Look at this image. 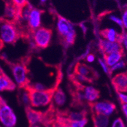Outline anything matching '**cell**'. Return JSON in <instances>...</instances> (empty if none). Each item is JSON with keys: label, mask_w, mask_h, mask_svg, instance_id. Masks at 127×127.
<instances>
[{"label": "cell", "mask_w": 127, "mask_h": 127, "mask_svg": "<svg viewBox=\"0 0 127 127\" xmlns=\"http://www.w3.org/2000/svg\"><path fill=\"white\" fill-rule=\"evenodd\" d=\"M57 29L64 43L67 46L73 45L76 38V31L73 24L65 18L59 17L57 22Z\"/></svg>", "instance_id": "1"}, {"label": "cell", "mask_w": 127, "mask_h": 127, "mask_svg": "<svg viewBox=\"0 0 127 127\" xmlns=\"http://www.w3.org/2000/svg\"><path fill=\"white\" fill-rule=\"evenodd\" d=\"M26 88L28 89L30 94L31 107L35 108L46 107L50 104L54 90H48L46 91H35L29 87Z\"/></svg>", "instance_id": "2"}, {"label": "cell", "mask_w": 127, "mask_h": 127, "mask_svg": "<svg viewBox=\"0 0 127 127\" xmlns=\"http://www.w3.org/2000/svg\"><path fill=\"white\" fill-rule=\"evenodd\" d=\"M0 123L3 127H15L17 118L10 105L0 97Z\"/></svg>", "instance_id": "3"}, {"label": "cell", "mask_w": 127, "mask_h": 127, "mask_svg": "<svg viewBox=\"0 0 127 127\" xmlns=\"http://www.w3.org/2000/svg\"><path fill=\"white\" fill-rule=\"evenodd\" d=\"M0 39L6 44H13L17 40V29L12 22L3 20L0 24Z\"/></svg>", "instance_id": "4"}, {"label": "cell", "mask_w": 127, "mask_h": 127, "mask_svg": "<svg viewBox=\"0 0 127 127\" xmlns=\"http://www.w3.org/2000/svg\"><path fill=\"white\" fill-rule=\"evenodd\" d=\"M52 37V30L45 28H39L34 31V44L39 48H46L49 46Z\"/></svg>", "instance_id": "5"}, {"label": "cell", "mask_w": 127, "mask_h": 127, "mask_svg": "<svg viewBox=\"0 0 127 127\" xmlns=\"http://www.w3.org/2000/svg\"><path fill=\"white\" fill-rule=\"evenodd\" d=\"M12 73L15 83L21 88L28 87V71L24 64H15L12 65Z\"/></svg>", "instance_id": "6"}, {"label": "cell", "mask_w": 127, "mask_h": 127, "mask_svg": "<svg viewBox=\"0 0 127 127\" xmlns=\"http://www.w3.org/2000/svg\"><path fill=\"white\" fill-rule=\"evenodd\" d=\"M94 113L100 114L109 117L116 111V105L109 101L95 102L92 104Z\"/></svg>", "instance_id": "7"}, {"label": "cell", "mask_w": 127, "mask_h": 127, "mask_svg": "<svg viewBox=\"0 0 127 127\" xmlns=\"http://www.w3.org/2000/svg\"><path fill=\"white\" fill-rule=\"evenodd\" d=\"M99 48L104 55L115 52H123V50L120 42H111L104 39L100 41Z\"/></svg>", "instance_id": "8"}, {"label": "cell", "mask_w": 127, "mask_h": 127, "mask_svg": "<svg viewBox=\"0 0 127 127\" xmlns=\"http://www.w3.org/2000/svg\"><path fill=\"white\" fill-rule=\"evenodd\" d=\"M26 116L29 121V125H36L43 123L44 116L40 111L32 109L31 107H26Z\"/></svg>", "instance_id": "9"}, {"label": "cell", "mask_w": 127, "mask_h": 127, "mask_svg": "<svg viewBox=\"0 0 127 127\" xmlns=\"http://www.w3.org/2000/svg\"><path fill=\"white\" fill-rule=\"evenodd\" d=\"M28 22L29 27L35 31L40 28L41 23V12L36 8H32L28 17Z\"/></svg>", "instance_id": "10"}, {"label": "cell", "mask_w": 127, "mask_h": 127, "mask_svg": "<svg viewBox=\"0 0 127 127\" xmlns=\"http://www.w3.org/2000/svg\"><path fill=\"white\" fill-rule=\"evenodd\" d=\"M19 8L15 6L11 1L6 2V6L4 10V20L12 22L20 16Z\"/></svg>", "instance_id": "11"}, {"label": "cell", "mask_w": 127, "mask_h": 127, "mask_svg": "<svg viewBox=\"0 0 127 127\" xmlns=\"http://www.w3.org/2000/svg\"><path fill=\"white\" fill-rule=\"evenodd\" d=\"M112 82L118 92L127 91V74L120 73L113 77Z\"/></svg>", "instance_id": "12"}, {"label": "cell", "mask_w": 127, "mask_h": 127, "mask_svg": "<svg viewBox=\"0 0 127 127\" xmlns=\"http://www.w3.org/2000/svg\"><path fill=\"white\" fill-rule=\"evenodd\" d=\"M16 85L14 82L0 69V92L14 90Z\"/></svg>", "instance_id": "13"}, {"label": "cell", "mask_w": 127, "mask_h": 127, "mask_svg": "<svg viewBox=\"0 0 127 127\" xmlns=\"http://www.w3.org/2000/svg\"><path fill=\"white\" fill-rule=\"evenodd\" d=\"M82 91L83 93L85 100L92 103L97 101L99 98V91L92 86L84 87Z\"/></svg>", "instance_id": "14"}, {"label": "cell", "mask_w": 127, "mask_h": 127, "mask_svg": "<svg viewBox=\"0 0 127 127\" xmlns=\"http://www.w3.org/2000/svg\"><path fill=\"white\" fill-rule=\"evenodd\" d=\"M75 73L83 76L91 80L95 77V73L92 68L83 63L77 64L75 67Z\"/></svg>", "instance_id": "15"}, {"label": "cell", "mask_w": 127, "mask_h": 127, "mask_svg": "<svg viewBox=\"0 0 127 127\" xmlns=\"http://www.w3.org/2000/svg\"><path fill=\"white\" fill-rule=\"evenodd\" d=\"M120 34H119L113 28H107L100 32V35L102 37L103 39L111 42L120 41Z\"/></svg>", "instance_id": "16"}, {"label": "cell", "mask_w": 127, "mask_h": 127, "mask_svg": "<svg viewBox=\"0 0 127 127\" xmlns=\"http://www.w3.org/2000/svg\"><path fill=\"white\" fill-rule=\"evenodd\" d=\"M52 100L54 104L57 107H62L65 105L67 101L66 95L61 88L55 90L53 93Z\"/></svg>", "instance_id": "17"}, {"label": "cell", "mask_w": 127, "mask_h": 127, "mask_svg": "<svg viewBox=\"0 0 127 127\" xmlns=\"http://www.w3.org/2000/svg\"><path fill=\"white\" fill-rule=\"evenodd\" d=\"M123 56V52H115L104 55V59L105 63L109 67L116 64L117 62L122 60Z\"/></svg>", "instance_id": "18"}, {"label": "cell", "mask_w": 127, "mask_h": 127, "mask_svg": "<svg viewBox=\"0 0 127 127\" xmlns=\"http://www.w3.org/2000/svg\"><path fill=\"white\" fill-rule=\"evenodd\" d=\"M93 120L95 127H109V117L107 116L94 113Z\"/></svg>", "instance_id": "19"}, {"label": "cell", "mask_w": 127, "mask_h": 127, "mask_svg": "<svg viewBox=\"0 0 127 127\" xmlns=\"http://www.w3.org/2000/svg\"><path fill=\"white\" fill-rule=\"evenodd\" d=\"M86 118V113L85 111H72L68 113L67 119L69 121H79Z\"/></svg>", "instance_id": "20"}, {"label": "cell", "mask_w": 127, "mask_h": 127, "mask_svg": "<svg viewBox=\"0 0 127 127\" xmlns=\"http://www.w3.org/2000/svg\"><path fill=\"white\" fill-rule=\"evenodd\" d=\"M20 100L22 104L26 106V107H31V98L29 92L27 88H24L20 95Z\"/></svg>", "instance_id": "21"}, {"label": "cell", "mask_w": 127, "mask_h": 127, "mask_svg": "<svg viewBox=\"0 0 127 127\" xmlns=\"http://www.w3.org/2000/svg\"><path fill=\"white\" fill-rule=\"evenodd\" d=\"M125 62L124 61H123V60H121L120 62H117L116 64H114L113 66L110 67V73H112V72H116V71H120V70L123 69L124 68H125Z\"/></svg>", "instance_id": "22"}, {"label": "cell", "mask_w": 127, "mask_h": 127, "mask_svg": "<svg viewBox=\"0 0 127 127\" xmlns=\"http://www.w3.org/2000/svg\"><path fill=\"white\" fill-rule=\"evenodd\" d=\"M74 80H75L78 83H79V85H81V84L88 83L91 82V79H88V78H86V77L83 76L78 74H74Z\"/></svg>", "instance_id": "23"}, {"label": "cell", "mask_w": 127, "mask_h": 127, "mask_svg": "<svg viewBox=\"0 0 127 127\" xmlns=\"http://www.w3.org/2000/svg\"><path fill=\"white\" fill-rule=\"evenodd\" d=\"M120 43L121 44L123 49L127 51V31L123 32V33L120 34Z\"/></svg>", "instance_id": "24"}, {"label": "cell", "mask_w": 127, "mask_h": 127, "mask_svg": "<svg viewBox=\"0 0 127 127\" xmlns=\"http://www.w3.org/2000/svg\"><path fill=\"white\" fill-rule=\"evenodd\" d=\"M29 88L33 90H35V91H46V90H48L47 88L43 84L41 83H35L32 84V85L29 87Z\"/></svg>", "instance_id": "25"}, {"label": "cell", "mask_w": 127, "mask_h": 127, "mask_svg": "<svg viewBox=\"0 0 127 127\" xmlns=\"http://www.w3.org/2000/svg\"><path fill=\"white\" fill-rule=\"evenodd\" d=\"M109 19L111 20L113 22L115 23L116 25H118L119 27L123 28V23H122V20H121V17H120L118 16L115 15L111 14L109 17Z\"/></svg>", "instance_id": "26"}, {"label": "cell", "mask_w": 127, "mask_h": 127, "mask_svg": "<svg viewBox=\"0 0 127 127\" xmlns=\"http://www.w3.org/2000/svg\"><path fill=\"white\" fill-rule=\"evenodd\" d=\"M98 62L99 63L100 67H102V69L103 71L105 74H110V67L107 65V64L105 63V61L104 59H98Z\"/></svg>", "instance_id": "27"}, {"label": "cell", "mask_w": 127, "mask_h": 127, "mask_svg": "<svg viewBox=\"0 0 127 127\" xmlns=\"http://www.w3.org/2000/svg\"><path fill=\"white\" fill-rule=\"evenodd\" d=\"M121 19L123 23V28L127 31V7L123 9Z\"/></svg>", "instance_id": "28"}, {"label": "cell", "mask_w": 127, "mask_h": 127, "mask_svg": "<svg viewBox=\"0 0 127 127\" xmlns=\"http://www.w3.org/2000/svg\"><path fill=\"white\" fill-rule=\"evenodd\" d=\"M111 127H125V125L121 118H118L113 121Z\"/></svg>", "instance_id": "29"}, {"label": "cell", "mask_w": 127, "mask_h": 127, "mask_svg": "<svg viewBox=\"0 0 127 127\" xmlns=\"http://www.w3.org/2000/svg\"><path fill=\"white\" fill-rule=\"evenodd\" d=\"M12 3L17 7L21 8L28 4V0H10Z\"/></svg>", "instance_id": "30"}, {"label": "cell", "mask_w": 127, "mask_h": 127, "mask_svg": "<svg viewBox=\"0 0 127 127\" xmlns=\"http://www.w3.org/2000/svg\"><path fill=\"white\" fill-rule=\"evenodd\" d=\"M118 95L121 104H127V94L125 92H118Z\"/></svg>", "instance_id": "31"}, {"label": "cell", "mask_w": 127, "mask_h": 127, "mask_svg": "<svg viewBox=\"0 0 127 127\" xmlns=\"http://www.w3.org/2000/svg\"><path fill=\"white\" fill-rule=\"evenodd\" d=\"M95 59V55L92 54H88L86 57V61L89 63H92L94 62Z\"/></svg>", "instance_id": "32"}, {"label": "cell", "mask_w": 127, "mask_h": 127, "mask_svg": "<svg viewBox=\"0 0 127 127\" xmlns=\"http://www.w3.org/2000/svg\"><path fill=\"white\" fill-rule=\"evenodd\" d=\"M122 111L127 118V104H122Z\"/></svg>", "instance_id": "33"}, {"label": "cell", "mask_w": 127, "mask_h": 127, "mask_svg": "<svg viewBox=\"0 0 127 127\" xmlns=\"http://www.w3.org/2000/svg\"><path fill=\"white\" fill-rule=\"evenodd\" d=\"M29 127H41V126H39V125H32L30 126Z\"/></svg>", "instance_id": "34"}, {"label": "cell", "mask_w": 127, "mask_h": 127, "mask_svg": "<svg viewBox=\"0 0 127 127\" xmlns=\"http://www.w3.org/2000/svg\"><path fill=\"white\" fill-rule=\"evenodd\" d=\"M46 1H47V0H40V1L41 2V3H45Z\"/></svg>", "instance_id": "35"}]
</instances>
